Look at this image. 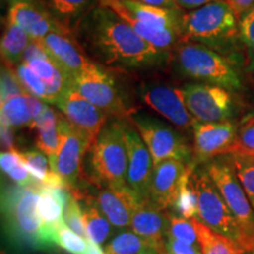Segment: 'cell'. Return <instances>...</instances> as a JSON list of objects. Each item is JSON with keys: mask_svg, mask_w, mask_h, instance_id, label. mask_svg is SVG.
<instances>
[{"mask_svg": "<svg viewBox=\"0 0 254 254\" xmlns=\"http://www.w3.org/2000/svg\"><path fill=\"white\" fill-rule=\"evenodd\" d=\"M86 51L104 65L117 68H148L165 63L168 52L154 47L111 9L98 4L75 32Z\"/></svg>", "mask_w": 254, "mask_h": 254, "instance_id": "1", "label": "cell"}, {"mask_svg": "<svg viewBox=\"0 0 254 254\" xmlns=\"http://www.w3.org/2000/svg\"><path fill=\"white\" fill-rule=\"evenodd\" d=\"M239 24L240 17L228 0H215L183 12L182 41L204 44L220 52L240 37Z\"/></svg>", "mask_w": 254, "mask_h": 254, "instance_id": "2", "label": "cell"}, {"mask_svg": "<svg viewBox=\"0 0 254 254\" xmlns=\"http://www.w3.org/2000/svg\"><path fill=\"white\" fill-rule=\"evenodd\" d=\"M40 187H8L2 190L1 207L8 233L33 249L52 247L37 211Z\"/></svg>", "mask_w": 254, "mask_h": 254, "instance_id": "3", "label": "cell"}, {"mask_svg": "<svg viewBox=\"0 0 254 254\" xmlns=\"http://www.w3.org/2000/svg\"><path fill=\"white\" fill-rule=\"evenodd\" d=\"M125 120V119H124ZM124 120L106 123L91 146L88 180L92 185L128 186V152L124 132Z\"/></svg>", "mask_w": 254, "mask_h": 254, "instance_id": "4", "label": "cell"}, {"mask_svg": "<svg viewBox=\"0 0 254 254\" xmlns=\"http://www.w3.org/2000/svg\"><path fill=\"white\" fill-rule=\"evenodd\" d=\"M176 60L185 77L227 88L240 90L243 86L239 71L227 57L204 44L180 41L176 46Z\"/></svg>", "mask_w": 254, "mask_h": 254, "instance_id": "5", "label": "cell"}, {"mask_svg": "<svg viewBox=\"0 0 254 254\" xmlns=\"http://www.w3.org/2000/svg\"><path fill=\"white\" fill-rule=\"evenodd\" d=\"M190 180L198 198L196 219L211 230L239 244L245 237V233L231 209L228 208L213 180L208 176L206 168L196 172L193 171Z\"/></svg>", "mask_w": 254, "mask_h": 254, "instance_id": "6", "label": "cell"}, {"mask_svg": "<svg viewBox=\"0 0 254 254\" xmlns=\"http://www.w3.org/2000/svg\"><path fill=\"white\" fill-rule=\"evenodd\" d=\"M91 146L87 136L63 116L62 141L57 154L50 158V165L51 170L58 173L71 187L72 193L77 199L86 192L84 183H88V177H85L82 163L86 152L91 150Z\"/></svg>", "mask_w": 254, "mask_h": 254, "instance_id": "7", "label": "cell"}, {"mask_svg": "<svg viewBox=\"0 0 254 254\" xmlns=\"http://www.w3.org/2000/svg\"><path fill=\"white\" fill-rule=\"evenodd\" d=\"M69 85L107 116L124 120L134 111L125 103L114 78L100 66L71 78Z\"/></svg>", "mask_w": 254, "mask_h": 254, "instance_id": "8", "label": "cell"}, {"mask_svg": "<svg viewBox=\"0 0 254 254\" xmlns=\"http://www.w3.org/2000/svg\"><path fill=\"white\" fill-rule=\"evenodd\" d=\"M206 171L213 180L228 208L239 222L245 237L253 238L254 209L240 180L238 179L230 157L212 160L206 166Z\"/></svg>", "mask_w": 254, "mask_h": 254, "instance_id": "9", "label": "cell"}, {"mask_svg": "<svg viewBox=\"0 0 254 254\" xmlns=\"http://www.w3.org/2000/svg\"><path fill=\"white\" fill-rule=\"evenodd\" d=\"M131 120L151 152L154 166L167 159L190 164L193 151L180 133L171 126L148 116H133Z\"/></svg>", "mask_w": 254, "mask_h": 254, "instance_id": "10", "label": "cell"}, {"mask_svg": "<svg viewBox=\"0 0 254 254\" xmlns=\"http://www.w3.org/2000/svg\"><path fill=\"white\" fill-rule=\"evenodd\" d=\"M190 113L198 123L230 122L233 100L227 88L213 84H189L183 87Z\"/></svg>", "mask_w": 254, "mask_h": 254, "instance_id": "11", "label": "cell"}, {"mask_svg": "<svg viewBox=\"0 0 254 254\" xmlns=\"http://www.w3.org/2000/svg\"><path fill=\"white\" fill-rule=\"evenodd\" d=\"M124 132L128 152L127 185L133 190L139 201H141L150 198L152 176L154 170L153 159L134 125L124 120Z\"/></svg>", "mask_w": 254, "mask_h": 254, "instance_id": "12", "label": "cell"}, {"mask_svg": "<svg viewBox=\"0 0 254 254\" xmlns=\"http://www.w3.org/2000/svg\"><path fill=\"white\" fill-rule=\"evenodd\" d=\"M140 97L146 105H148L155 112L160 113L180 131L190 132L194 129L198 122L193 118L187 109L183 87L147 85L141 88Z\"/></svg>", "mask_w": 254, "mask_h": 254, "instance_id": "13", "label": "cell"}, {"mask_svg": "<svg viewBox=\"0 0 254 254\" xmlns=\"http://www.w3.org/2000/svg\"><path fill=\"white\" fill-rule=\"evenodd\" d=\"M55 105L62 111L63 116L75 128L84 133L93 145L98 134L106 125L107 114L74 90L71 85Z\"/></svg>", "mask_w": 254, "mask_h": 254, "instance_id": "14", "label": "cell"}, {"mask_svg": "<svg viewBox=\"0 0 254 254\" xmlns=\"http://www.w3.org/2000/svg\"><path fill=\"white\" fill-rule=\"evenodd\" d=\"M6 21L23 28L32 39H44L52 32H68L57 21L43 0H11Z\"/></svg>", "mask_w": 254, "mask_h": 254, "instance_id": "15", "label": "cell"}, {"mask_svg": "<svg viewBox=\"0 0 254 254\" xmlns=\"http://www.w3.org/2000/svg\"><path fill=\"white\" fill-rule=\"evenodd\" d=\"M238 127L231 122L196 123L193 129V155L205 161L218 155L231 154Z\"/></svg>", "mask_w": 254, "mask_h": 254, "instance_id": "16", "label": "cell"}, {"mask_svg": "<svg viewBox=\"0 0 254 254\" xmlns=\"http://www.w3.org/2000/svg\"><path fill=\"white\" fill-rule=\"evenodd\" d=\"M131 228L146 245L154 249L159 254H168V213L160 208L150 198L141 200L133 214Z\"/></svg>", "mask_w": 254, "mask_h": 254, "instance_id": "17", "label": "cell"}, {"mask_svg": "<svg viewBox=\"0 0 254 254\" xmlns=\"http://www.w3.org/2000/svg\"><path fill=\"white\" fill-rule=\"evenodd\" d=\"M40 40L51 57L71 78L98 66L90 59L77 37L69 32H52Z\"/></svg>", "mask_w": 254, "mask_h": 254, "instance_id": "18", "label": "cell"}, {"mask_svg": "<svg viewBox=\"0 0 254 254\" xmlns=\"http://www.w3.org/2000/svg\"><path fill=\"white\" fill-rule=\"evenodd\" d=\"M93 187L94 194L87 193L111 224L118 228L131 226L133 214L140 202L133 190L128 186L93 185Z\"/></svg>", "mask_w": 254, "mask_h": 254, "instance_id": "19", "label": "cell"}, {"mask_svg": "<svg viewBox=\"0 0 254 254\" xmlns=\"http://www.w3.org/2000/svg\"><path fill=\"white\" fill-rule=\"evenodd\" d=\"M190 164L178 159H167L155 165L150 190L152 201L163 209L173 208Z\"/></svg>", "mask_w": 254, "mask_h": 254, "instance_id": "20", "label": "cell"}, {"mask_svg": "<svg viewBox=\"0 0 254 254\" xmlns=\"http://www.w3.org/2000/svg\"><path fill=\"white\" fill-rule=\"evenodd\" d=\"M98 4L111 9L119 18H133L144 23L182 31L180 21L184 11L157 7L139 0H98Z\"/></svg>", "mask_w": 254, "mask_h": 254, "instance_id": "21", "label": "cell"}, {"mask_svg": "<svg viewBox=\"0 0 254 254\" xmlns=\"http://www.w3.org/2000/svg\"><path fill=\"white\" fill-rule=\"evenodd\" d=\"M62 26L75 36L84 18L90 13L98 0H43Z\"/></svg>", "mask_w": 254, "mask_h": 254, "instance_id": "22", "label": "cell"}, {"mask_svg": "<svg viewBox=\"0 0 254 254\" xmlns=\"http://www.w3.org/2000/svg\"><path fill=\"white\" fill-rule=\"evenodd\" d=\"M37 211L47 237L55 246L57 230L64 222V206L62 201L50 190L40 187Z\"/></svg>", "mask_w": 254, "mask_h": 254, "instance_id": "23", "label": "cell"}, {"mask_svg": "<svg viewBox=\"0 0 254 254\" xmlns=\"http://www.w3.org/2000/svg\"><path fill=\"white\" fill-rule=\"evenodd\" d=\"M32 38L27 32L17 25L5 21V31L1 37V58L5 65L17 66L23 62V57L26 49L30 45Z\"/></svg>", "mask_w": 254, "mask_h": 254, "instance_id": "24", "label": "cell"}, {"mask_svg": "<svg viewBox=\"0 0 254 254\" xmlns=\"http://www.w3.org/2000/svg\"><path fill=\"white\" fill-rule=\"evenodd\" d=\"M80 200L84 201L81 208L85 227H86L87 232V240L93 241L98 245L104 244L111 233V225L109 222L110 220H107L104 217L105 214L100 211V208L98 207L97 204L93 201V199L91 198L87 192L82 195Z\"/></svg>", "mask_w": 254, "mask_h": 254, "instance_id": "25", "label": "cell"}, {"mask_svg": "<svg viewBox=\"0 0 254 254\" xmlns=\"http://www.w3.org/2000/svg\"><path fill=\"white\" fill-rule=\"evenodd\" d=\"M30 95V93L14 95V97L1 100V105H0L1 124L12 128L24 126L31 127L34 118L31 110Z\"/></svg>", "mask_w": 254, "mask_h": 254, "instance_id": "26", "label": "cell"}, {"mask_svg": "<svg viewBox=\"0 0 254 254\" xmlns=\"http://www.w3.org/2000/svg\"><path fill=\"white\" fill-rule=\"evenodd\" d=\"M194 225L201 254H238V244L230 238L211 230L196 218L192 219Z\"/></svg>", "mask_w": 254, "mask_h": 254, "instance_id": "27", "label": "cell"}, {"mask_svg": "<svg viewBox=\"0 0 254 254\" xmlns=\"http://www.w3.org/2000/svg\"><path fill=\"white\" fill-rule=\"evenodd\" d=\"M193 171H194V164H190L189 171L184 178L179 196H178L176 205L173 207L182 214L183 218L189 219V220L198 217V198H196V192L192 180H190Z\"/></svg>", "mask_w": 254, "mask_h": 254, "instance_id": "28", "label": "cell"}, {"mask_svg": "<svg viewBox=\"0 0 254 254\" xmlns=\"http://www.w3.org/2000/svg\"><path fill=\"white\" fill-rule=\"evenodd\" d=\"M230 159L238 179L240 180L254 209V157L245 154H231Z\"/></svg>", "mask_w": 254, "mask_h": 254, "instance_id": "29", "label": "cell"}, {"mask_svg": "<svg viewBox=\"0 0 254 254\" xmlns=\"http://www.w3.org/2000/svg\"><path fill=\"white\" fill-rule=\"evenodd\" d=\"M146 243L135 233L119 234L105 247V254H140Z\"/></svg>", "mask_w": 254, "mask_h": 254, "instance_id": "30", "label": "cell"}, {"mask_svg": "<svg viewBox=\"0 0 254 254\" xmlns=\"http://www.w3.org/2000/svg\"><path fill=\"white\" fill-rule=\"evenodd\" d=\"M15 73H17L19 80H20L27 93H30L34 97L39 98L46 103V85L43 81L39 75L32 69L26 63H20L17 66H14Z\"/></svg>", "mask_w": 254, "mask_h": 254, "instance_id": "31", "label": "cell"}, {"mask_svg": "<svg viewBox=\"0 0 254 254\" xmlns=\"http://www.w3.org/2000/svg\"><path fill=\"white\" fill-rule=\"evenodd\" d=\"M62 118L63 113L60 116L58 125L36 129L37 147L41 152H44L49 157V159L55 157L59 150L60 141H62Z\"/></svg>", "mask_w": 254, "mask_h": 254, "instance_id": "32", "label": "cell"}, {"mask_svg": "<svg viewBox=\"0 0 254 254\" xmlns=\"http://www.w3.org/2000/svg\"><path fill=\"white\" fill-rule=\"evenodd\" d=\"M174 239L185 241L190 245H199L198 234L193 225L192 219L178 218L177 215L168 213V236Z\"/></svg>", "mask_w": 254, "mask_h": 254, "instance_id": "33", "label": "cell"}, {"mask_svg": "<svg viewBox=\"0 0 254 254\" xmlns=\"http://www.w3.org/2000/svg\"><path fill=\"white\" fill-rule=\"evenodd\" d=\"M88 240L71 230L64 221L56 233V245L71 254H84L86 252Z\"/></svg>", "mask_w": 254, "mask_h": 254, "instance_id": "34", "label": "cell"}, {"mask_svg": "<svg viewBox=\"0 0 254 254\" xmlns=\"http://www.w3.org/2000/svg\"><path fill=\"white\" fill-rule=\"evenodd\" d=\"M23 154L24 163L26 165L27 170L33 176L34 179L40 184L46 179L51 172L50 159L47 155L40 150H30L26 152H21Z\"/></svg>", "mask_w": 254, "mask_h": 254, "instance_id": "35", "label": "cell"}, {"mask_svg": "<svg viewBox=\"0 0 254 254\" xmlns=\"http://www.w3.org/2000/svg\"><path fill=\"white\" fill-rule=\"evenodd\" d=\"M231 154H245L254 157V116H250L238 127L237 139Z\"/></svg>", "mask_w": 254, "mask_h": 254, "instance_id": "36", "label": "cell"}, {"mask_svg": "<svg viewBox=\"0 0 254 254\" xmlns=\"http://www.w3.org/2000/svg\"><path fill=\"white\" fill-rule=\"evenodd\" d=\"M239 36L245 46L250 69L254 72V6L240 18Z\"/></svg>", "mask_w": 254, "mask_h": 254, "instance_id": "37", "label": "cell"}, {"mask_svg": "<svg viewBox=\"0 0 254 254\" xmlns=\"http://www.w3.org/2000/svg\"><path fill=\"white\" fill-rule=\"evenodd\" d=\"M64 221L66 225L78 233L82 238H87L86 227H85L84 217H82V208L80 201L75 198V195L71 194L68 201L64 206Z\"/></svg>", "mask_w": 254, "mask_h": 254, "instance_id": "38", "label": "cell"}, {"mask_svg": "<svg viewBox=\"0 0 254 254\" xmlns=\"http://www.w3.org/2000/svg\"><path fill=\"white\" fill-rule=\"evenodd\" d=\"M27 91L25 90L20 80H19L14 67L8 65H4L1 68V100L7 99L14 95L26 94Z\"/></svg>", "mask_w": 254, "mask_h": 254, "instance_id": "39", "label": "cell"}, {"mask_svg": "<svg viewBox=\"0 0 254 254\" xmlns=\"http://www.w3.org/2000/svg\"><path fill=\"white\" fill-rule=\"evenodd\" d=\"M166 246L168 254H201L200 245H190L172 237H167Z\"/></svg>", "mask_w": 254, "mask_h": 254, "instance_id": "40", "label": "cell"}, {"mask_svg": "<svg viewBox=\"0 0 254 254\" xmlns=\"http://www.w3.org/2000/svg\"><path fill=\"white\" fill-rule=\"evenodd\" d=\"M1 147L2 151L15 150L13 128L4 124H1Z\"/></svg>", "mask_w": 254, "mask_h": 254, "instance_id": "41", "label": "cell"}, {"mask_svg": "<svg viewBox=\"0 0 254 254\" xmlns=\"http://www.w3.org/2000/svg\"><path fill=\"white\" fill-rule=\"evenodd\" d=\"M228 2L234 8L238 15L241 18L244 14L254 6V0H228Z\"/></svg>", "mask_w": 254, "mask_h": 254, "instance_id": "42", "label": "cell"}, {"mask_svg": "<svg viewBox=\"0 0 254 254\" xmlns=\"http://www.w3.org/2000/svg\"><path fill=\"white\" fill-rule=\"evenodd\" d=\"M215 0H177L178 6L182 11H190V9L198 8L200 6H204Z\"/></svg>", "mask_w": 254, "mask_h": 254, "instance_id": "43", "label": "cell"}, {"mask_svg": "<svg viewBox=\"0 0 254 254\" xmlns=\"http://www.w3.org/2000/svg\"><path fill=\"white\" fill-rule=\"evenodd\" d=\"M139 1L145 2V4L151 5V6H157V7L182 11V9L179 8V6H178L177 0H139Z\"/></svg>", "mask_w": 254, "mask_h": 254, "instance_id": "44", "label": "cell"}, {"mask_svg": "<svg viewBox=\"0 0 254 254\" xmlns=\"http://www.w3.org/2000/svg\"><path fill=\"white\" fill-rule=\"evenodd\" d=\"M84 254H105V252L101 251V249L99 247V245H98V244H95V243H93V241L88 240L86 252H85Z\"/></svg>", "mask_w": 254, "mask_h": 254, "instance_id": "45", "label": "cell"}, {"mask_svg": "<svg viewBox=\"0 0 254 254\" xmlns=\"http://www.w3.org/2000/svg\"><path fill=\"white\" fill-rule=\"evenodd\" d=\"M239 246H244V247H251V249H254V237L253 238H249L245 237L243 240L238 244Z\"/></svg>", "mask_w": 254, "mask_h": 254, "instance_id": "46", "label": "cell"}, {"mask_svg": "<svg viewBox=\"0 0 254 254\" xmlns=\"http://www.w3.org/2000/svg\"><path fill=\"white\" fill-rule=\"evenodd\" d=\"M238 254H254V249H251V247L239 246V249H238Z\"/></svg>", "mask_w": 254, "mask_h": 254, "instance_id": "47", "label": "cell"}, {"mask_svg": "<svg viewBox=\"0 0 254 254\" xmlns=\"http://www.w3.org/2000/svg\"><path fill=\"white\" fill-rule=\"evenodd\" d=\"M140 254H159V253H158L157 251H155L154 249H152V247L146 245V246L144 247V249L141 250Z\"/></svg>", "mask_w": 254, "mask_h": 254, "instance_id": "48", "label": "cell"}, {"mask_svg": "<svg viewBox=\"0 0 254 254\" xmlns=\"http://www.w3.org/2000/svg\"><path fill=\"white\" fill-rule=\"evenodd\" d=\"M1 254H5V253H4V252H1Z\"/></svg>", "mask_w": 254, "mask_h": 254, "instance_id": "49", "label": "cell"}, {"mask_svg": "<svg viewBox=\"0 0 254 254\" xmlns=\"http://www.w3.org/2000/svg\"><path fill=\"white\" fill-rule=\"evenodd\" d=\"M2 1H4V0H2ZM9 1H11V0H9Z\"/></svg>", "mask_w": 254, "mask_h": 254, "instance_id": "50", "label": "cell"}]
</instances>
